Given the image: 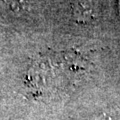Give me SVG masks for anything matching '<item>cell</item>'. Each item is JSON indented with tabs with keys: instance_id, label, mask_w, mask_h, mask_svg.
Listing matches in <instances>:
<instances>
[{
	"instance_id": "obj_1",
	"label": "cell",
	"mask_w": 120,
	"mask_h": 120,
	"mask_svg": "<svg viewBox=\"0 0 120 120\" xmlns=\"http://www.w3.org/2000/svg\"><path fill=\"white\" fill-rule=\"evenodd\" d=\"M7 4H10L9 6L14 9V4H24L26 0H4Z\"/></svg>"
},
{
	"instance_id": "obj_2",
	"label": "cell",
	"mask_w": 120,
	"mask_h": 120,
	"mask_svg": "<svg viewBox=\"0 0 120 120\" xmlns=\"http://www.w3.org/2000/svg\"><path fill=\"white\" fill-rule=\"evenodd\" d=\"M118 10H119V15H120V0H118Z\"/></svg>"
}]
</instances>
